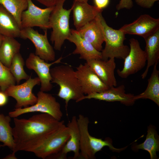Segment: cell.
<instances>
[{
  "mask_svg": "<svg viewBox=\"0 0 159 159\" xmlns=\"http://www.w3.org/2000/svg\"><path fill=\"white\" fill-rule=\"evenodd\" d=\"M14 146L12 152H29L47 134L64 123L46 113L34 115L28 119L14 118Z\"/></svg>",
  "mask_w": 159,
  "mask_h": 159,
  "instance_id": "obj_1",
  "label": "cell"
},
{
  "mask_svg": "<svg viewBox=\"0 0 159 159\" xmlns=\"http://www.w3.org/2000/svg\"><path fill=\"white\" fill-rule=\"evenodd\" d=\"M51 83L59 85L58 97L64 100L66 111L68 103L71 100L77 102L84 95L82 93L75 71L70 65H62L50 69Z\"/></svg>",
  "mask_w": 159,
  "mask_h": 159,
  "instance_id": "obj_2",
  "label": "cell"
},
{
  "mask_svg": "<svg viewBox=\"0 0 159 159\" xmlns=\"http://www.w3.org/2000/svg\"><path fill=\"white\" fill-rule=\"evenodd\" d=\"M77 122L80 134V158L84 159L95 158V154L101 150L105 147L107 146L113 151L119 152L127 147L121 148H117L113 146L110 139L105 140L91 135L88 130L89 123V118L82 114L77 118Z\"/></svg>",
  "mask_w": 159,
  "mask_h": 159,
  "instance_id": "obj_3",
  "label": "cell"
},
{
  "mask_svg": "<svg viewBox=\"0 0 159 159\" xmlns=\"http://www.w3.org/2000/svg\"><path fill=\"white\" fill-rule=\"evenodd\" d=\"M66 0H58L54 6L50 17L51 29H52L50 41L54 44V48L60 51L65 40L70 34L69 26L71 8L66 9L63 7Z\"/></svg>",
  "mask_w": 159,
  "mask_h": 159,
  "instance_id": "obj_4",
  "label": "cell"
},
{
  "mask_svg": "<svg viewBox=\"0 0 159 159\" xmlns=\"http://www.w3.org/2000/svg\"><path fill=\"white\" fill-rule=\"evenodd\" d=\"M100 20L102 26L105 46L102 50V59L107 60L113 58L124 59L130 52V48L124 44L125 34L119 29H115L107 24L102 14Z\"/></svg>",
  "mask_w": 159,
  "mask_h": 159,
  "instance_id": "obj_5",
  "label": "cell"
},
{
  "mask_svg": "<svg viewBox=\"0 0 159 159\" xmlns=\"http://www.w3.org/2000/svg\"><path fill=\"white\" fill-rule=\"evenodd\" d=\"M69 130L64 123L47 135L36 146L29 150L37 157L48 159L59 152L70 137Z\"/></svg>",
  "mask_w": 159,
  "mask_h": 159,
  "instance_id": "obj_6",
  "label": "cell"
},
{
  "mask_svg": "<svg viewBox=\"0 0 159 159\" xmlns=\"http://www.w3.org/2000/svg\"><path fill=\"white\" fill-rule=\"evenodd\" d=\"M37 95V100L35 104L26 107L15 108L8 115L14 118L24 114L39 112L47 114L58 120H61L63 113L60 105L56 98L51 94L41 91L38 92Z\"/></svg>",
  "mask_w": 159,
  "mask_h": 159,
  "instance_id": "obj_7",
  "label": "cell"
},
{
  "mask_svg": "<svg viewBox=\"0 0 159 159\" xmlns=\"http://www.w3.org/2000/svg\"><path fill=\"white\" fill-rule=\"evenodd\" d=\"M129 41L130 52L124 59L123 68L117 71L118 76L122 78H126L140 71L145 67L147 61L145 52L141 48L138 40L132 38Z\"/></svg>",
  "mask_w": 159,
  "mask_h": 159,
  "instance_id": "obj_8",
  "label": "cell"
},
{
  "mask_svg": "<svg viewBox=\"0 0 159 159\" xmlns=\"http://www.w3.org/2000/svg\"><path fill=\"white\" fill-rule=\"evenodd\" d=\"M40 84V80L38 77L32 78L30 76L24 83L10 86L4 92L8 97L16 100L15 108L26 107L36 103L37 97L32 92V90L35 86Z\"/></svg>",
  "mask_w": 159,
  "mask_h": 159,
  "instance_id": "obj_9",
  "label": "cell"
},
{
  "mask_svg": "<svg viewBox=\"0 0 159 159\" xmlns=\"http://www.w3.org/2000/svg\"><path fill=\"white\" fill-rule=\"evenodd\" d=\"M27 1V8L21 15V29L34 26L44 30L51 29L49 19L54 6L42 9L35 5L32 0Z\"/></svg>",
  "mask_w": 159,
  "mask_h": 159,
  "instance_id": "obj_10",
  "label": "cell"
},
{
  "mask_svg": "<svg viewBox=\"0 0 159 159\" xmlns=\"http://www.w3.org/2000/svg\"><path fill=\"white\" fill-rule=\"evenodd\" d=\"M47 34V29L45 30L43 34L33 28H26L21 29L20 37L30 40L35 47V54L48 62L54 61L55 55L53 47L49 42Z\"/></svg>",
  "mask_w": 159,
  "mask_h": 159,
  "instance_id": "obj_11",
  "label": "cell"
},
{
  "mask_svg": "<svg viewBox=\"0 0 159 159\" xmlns=\"http://www.w3.org/2000/svg\"><path fill=\"white\" fill-rule=\"evenodd\" d=\"M82 91L84 95L104 91L109 87L106 85L86 62L80 64L75 71Z\"/></svg>",
  "mask_w": 159,
  "mask_h": 159,
  "instance_id": "obj_12",
  "label": "cell"
},
{
  "mask_svg": "<svg viewBox=\"0 0 159 159\" xmlns=\"http://www.w3.org/2000/svg\"><path fill=\"white\" fill-rule=\"evenodd\" d=\"M62 58L61 57L53 62L48 63L33 53L29 54L25 62L26 66L29 69L34 70L37 74L40 81V91L48 92L52 90L53 85L51 82L50 67L53 64L61 62Z\"/></svg>",
  "mask_w": 159,
  "mask_h": 159,
  "instance_id": "obj_13",
  "label": "cell"
},
{
  "mask_svg": "<svg viewBox=\"0 0 159 159\" xmlns=\"http://www.w3.org/2000/svg\"><path fill=\"white\" fill-rule=\"evenodd\" d=\"M119 29L125 34L137 35L145 39L159 30V19L148 14L141 15L135 20L125 24Z\"/></svg>",
  "mask_w": 159,
  "mask_h": 159,
  "instance_id": "obj_14",
  "label": "cell"
},
{
  "mask_svg": "<svg viewBox=\"0 0 159 159\" xmlns=\"http://www.w3.org/2000/svg\"><path fill=\"white\" fill-rule=\"evenodd\" d=\"M112 86L100 92H93L84 95L79 102L85 99H94L107 102H120L127 106L132 105L135 101V96L131 93H125V86L122 85L118 87Z\"/></svg>",
  "mask_w": 159,
  "mask_h": 159,
  "instance_id": "obj_15",
  "label": "cell"
},
{
  "mask_svg": "<svg viewBox=\"0 0 159 159\" xmlns=\"http://www.w3.org/2000/svg\"><path fill=\"white\" fill-rule=\"evenodd\" d=\"M100 13L93 20L76 30L80 35L90 43L97 51L102 50V44L104 42L102 26Z\"/></svg>",
  "mask_w": 159,
  "mask_h": 159,
  "instance_id": "obj_16",
  "label": "cell"
},
{
  "mask_svg": "<svg viewBox=\"0 0 159 159\" xmlns=\"http://www.w3.org/2000/svg\"><path fill=\"white\" fill-rule=\"evenodd\" d=\"M67 126L70 132L69 139L59 152L51 156L48 159H66L67 154L70 152H73L74 153L73 159L80 158V134L77 118L76 116L72 117Z\"/></svg>",
  "mask_w": 159,
  "mask_h": 159,
  "instance_id": "obj_17",
  "label": "cell"
},
{
  "mask_svg": "<svg viewBox=\"0 0 159 159\" xmlns=\"http://www.w3.org/2000/svg\"><path fill=\"white\" fill-rule=\"evenodd\" d=\"M86 62L107 86L110 87L117 86L114 74L116 67L114 58H110L107 60L92 59L86 61Z\"/></svg>",
  "mask_w": 159,
  "mask_h": 159,
  "instance_id": "obj_18",
  "label": "cell"
},
{
  "mask_svg": "<svg viewBox=\"0 0 159 159\" xmlns=\"http://www.w3.org/2000/svg\"><path fill=\"white\" fill-rule=\"evenodd\" d=\"M74 24L76 30L94 19L102 10L87 2L74 1L71 7Z\"/></svg>",
  "mask_w": 159,
  "mask_h": 159,
  "instance_id": "obj_19",
  "label": "cell"
},
{
  "mask_svg": "<svg viewBox=\"0 0 159 159\" xmlns=\"http://www.w3.org/2000/svg\"><path fill=\"white\" fill-rule=\"evenodd\" d=\"M67 40L75 44L76 48L72 53L80 54V59L86 61L102 59L101 52L97 50L90 43L82 38L76 29H70V34Z\"/></svg>",
  "mask_w": 159,
  "mask_h": 159,
  "instance_id": "obj_20",
  "label": "cell"
},
{
  "mask_svg": "<svg viewBox=\"0 0 159 159\" xmlns=\"http://www.w3.org/2000/svg\"><path fill=\"white\" fill-rule=\"evenodd\" d=\"M21 29L14 16L0 4V34L4 37H20Z\"/></svg>",
  "mask_w": 159,
  "mask_h": 159,
  "instance_id": "obj_21",
  "label": "cell"
},
{
  "mask_svg": "<svg viewBox=\"0 0 159 159\" xmlns=\"http://www.w3.org/2000/svg\"><path fill=\"white\" fill-rule=\"evenodd\" d=\"M144 39L147 63L145 70L141 75L143 79L147 76L150 67L158 63L159 60V30Z\"/></svg>",
  "mask_w": 159,
  "mask_h": 159,
  "instance_id": "obj_22",
  "label": "cell"
},
{
  "mask_svg": "<svg viewBox=\"0 0 159 159\" xmlns=\"http://www.w3.org/2000/svg\"><path fill=\"white\" fill-rule=\"evenodd\" d=\"M158 63L153 65V68L145 90L138 95L135 96L136 100L139 99H149L159 106V71L157 66Z\"/></svg>",
  "mask_w": 159,
  "mask_h": 159,
  "instance_id": "obj_23",
  "label": "cell"
},
{
  "mask_svg": "<svg viewBox=\"0 0 159 159\" xmlns=\"http://www.w3.org/2000/svg\"><path fill=\"white\" fill-rule=\"evenodd\" d=\"M20 43L15 38L5 37L0 47V61L9 68L14 56L19 52Z\"/></svg>",
  "mask_w": 159,
  "mask_h": 159,
  "instance_id": "obj_24",
  "label": "cell"
},
{
  "mask_svg": "<svg viewBox=\"0 0 159 159\" xmlns=\"http://www.w3.org/2000/svg\"><path fill=\"white\" fill-rule=\"evenodd\" d=\"M133 148L135 150L139 149L146 150L149 153L151 159L157 158L156 152L159 150V137L152 126L150 125L148 127L146 138L144 142L134 146Z\"/></svg>",
  "mask_w": 159,
  "mask_h": 159,
  "instance_id": "obj_25",
  "label": "cell"
},
{
  "mask_svg": "<svg viewBox=\"0 0 159 159\" xmlns=\"http://www.w3.org/2000/svg\"><path fill=\"white\" fill-rule=\"evenodd\" d=\"M11 117L0 112V142L4 147L7 146L12 150L14 146L13 128L10 125Z\"/></svg>",
  "mask_w": 159,
  "mask_h": 159,
  "instance_id": "obj_26",
  "label": "cell"
},
{
  "mask_svg": "<svg viewBox=\"0 0 159 159\" xmlns=\"http://www.w3.org/2000/svg\"><path fill=\"white\" fill-rule=\"evenodd\" d=\"M0 4L14 16L21 28V15L27 8V0H0Z\"/></svg>",
  "mask_w": 159,
  "mask_h": 159,
  "instance_id": "obj_27",
  "label": "cell"
},
{
  "mask_svg": "<svg viewBox=\"0 0 159 159\" xmlns=\"http://www.w3.org/2000/svg\"><path fill=\"white\" fill-rule=\"evenodd\" d=\"M25 64L24 59L19 52L13 57L9 68L11 72L18 84L21 80H27L31 76L27 74L24 71V66Z\"/></svg>",
  "mask_w": 159,
  "mask_h": 159,
  "instance_id": "obj_28",
  "label": "cell"
},
{
  "mask_svg": "<svg viewBox=\"0 0 159 159\" xmlns=\"http://www.w3.org/2000/svg\"><path fill=\"white\" fill-rule=\"evenodd\" d=\"M16 83L9 68L0 61V90L4 91L9 87L15 85Z\"/></svg>",
  "mask_w": 159,
  "mask_h": 159,
  "instance_id": "obj_29",
  "label": "cell"
},
{
  "mask_svg": "<svg viewBox=\"0 0 159 159\" xmlns=\"http://www.w3.org/2000/svg\"><path fill=\"white\" fill-rule=\"evenodd\" d=\"M133 6L132 0H120L119 3L117 5L116 8L117 10L119 11L124 9H130Z\"/></svg>",
  "mask_w": 159,
  "mask_h": 159,
  "instance_id": "obj_30",
  "label": "cell"
},
{
  "mask_svg": "<svg viewBox=\"0 0 159 159\" xmlns=\"http://www.w3.org/2000/svg\"><path fill=\"white\" fill-rule=\"evenodd\" d=\"M159 0H135L136 4L142 7L150 9L154 5L155 3Z\"/></svg>",
  "mask_w": 159,
  "mask_h": 159,
  "instance_id": "obj_31",
  "label": "cell"
},
{
  "mask_svg": "<svg viewBox=\"0 0 159 159\" xmlns=\"http://www.w3.org/2000/svg\"><path fill=\"white\" fill-rule=\"evenodd\" d=\"M94 6L98 9L102 10L108 5L110 0H93Z\"/></svg>",
  "mask_w": 159,
  "mask_h": 159,
  "instance_id": "obj_32",
  "label": "cell"
},
{
  "mask_svg": "<svg viewBox=\"0 0 159 159\" xmlns=\"http://www.w3.org/2000/svg\"><path fill=\"white\" fill-rule=\"evenodd\" d=\"M8 97L4 91L0 90V107L4 106L7 103Z\"/></svg>",
  "mask_w": 159,
  "mask_h": 159,
  "instance_id": "obj_33",
  "label": "cell"
},
{
  "mask_svg": "<svg viewBox=\"0 0 159 159\" xmlns=\"http://www.w3.org/2000/svg\"><path fill=\"white\" fill-rule=\"evenodd\" d=\"M47 7L54 6L58 0H35Z\"/></svg>",
  "mask_w": 159,
  "mask_h": 159,
  "instance_id": "obj_34",
  "label": "cell"
},
{
  "mask_svg": "<svg viewBox=\"0 0 159 159\" xmlns=\"http://www.w3.org/2000/svg\"><path fill=\"white\" fill-rule=\"evenodd\" d=\"M4 159H17V158L16 156L15 153L13 152L9 154L3 158Z\"/></svg>",
  "mask_w": 159,
  "mask_h": 159,
  "instance_id": "obj_35",
  "label": "cell"
},
{
  "mask_svg": "<svg viewBox=\"0 0 159 159\" xmlns=\"http://www.w3.org/2000/svg\"><path fill=\"white\" fill-rule=\"evenodd\" d=\"M4 36L0 34V47L2 42L4 38Z\"/></svg>",
  "mask_w": 159,
  "mask_h": 159,
  "instance_id": "obj_36",
  "label": "cell"
},
{
  "mask_svg": "<svg viewBox=\"0 0 159 159\" xmlns=\"http://www.w3.org/2000/svg\"><path fill=\"white\" fill-rule=\"evenodd\" d=\"M89 0H74V1H79L80 2H87Z\"/></svg>",
  "mask_w": 159,
  "mask_h": 159,
  "instance_id": "obj_37",
  "label": "cell"
},
{
  "mask_svg": "<svg viewBox=\"0 0 159 159\" xmlns=\"http://www.w3.org/2000/svg\"><path fill=\"white\" fill-rule=\"evenodd\" d=\"M4 147L3 146V145H1V144H0V149L2 147Z\"/></svg>",
  "mask_w": 159,
  "mask_h": 159,
  "instance_id": "obj_38",
  "label": "cell"
}]
</instances>
